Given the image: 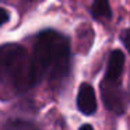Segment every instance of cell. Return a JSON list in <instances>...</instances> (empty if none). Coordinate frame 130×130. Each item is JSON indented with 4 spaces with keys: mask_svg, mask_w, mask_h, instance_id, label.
Listing matches in <instances>:
<instances>
[{
    "mask_svg": "<svg viewBox=\"0 0 130 130\" xmlns=\"http://www.w3.org/2000/svg\"><path fill=\"white\" fill-rule=\"evenodd\" d=\"M124 69V53L122 51H112L109 55L106 66V74L104 78L108 80H120Z\"/></svg>",
    "mask_w": 130,
    "mask_h": 130,
    "instance_id": "obj_5",
    "label": "cell"
},
{
    "mask_svg": "<svg viewBox=\"0 0 130 130\" xmlns=\"http://www.w3.org/2000/svg\"><path fill=\"white\" fill-rule=\"evenodd\" d=\"M0 84L18 94L35 87L31 56L21 45H0Z\"/></svg>",
    "mask_w": 130,
    "mask_h": 130,
    "instance_id": "obj_2",
    "label": "cell"
},
{
    "mask_svg": "<svg viewBox=\"0 0 130 130\" xmlns=\"http://www.w3.org/2000/svg\"><path fill=\"white\" fill-rule=\"evenodd\" d=\"M101 96L104 105L108 110L122 115L126 108V101H124V92L122 88L120 80H108L104 78L101 81Z\"/></svg>",
    "mask_w": 130,
    "mask_h": 130,
    "instance_id": "obj_3",
    "label": "cell"
},
{
    "mask_svg": "<svg viewBox=\"0 0 130 130\" xmlns=\"http://www.w3.org/2000/svg\"><path fill=\"white\" fill-rule=\"evenodd\" d=\"M31 63L35 85L48 81L51 87H60L69 77L71 67L69 38L55 29L39 32L35 41Z\"/></svg>",
    "mask_w": 130,
    "mask_h": 130,
    "instance_id": "obj_1",
    "label": "cell"
},
{
    "mask_svg": "<svg viewBox=\"0 0 130 130\" xmlns=\"http://www.w3.org/2000/svg\"><path fill=\"white\" fill-rule=\"evenodd\" d=\"M2 130H39L34 123L27 120H21V119H14V120H9Z\"/></svg>",
    "mask_w": 130,
    "mask_h": 130,
    "instance_id": "obj_7",
    "label": "cell"
},
{
    "mask_svg": "<svg viewBox=\"0 0 130 130\" xmlns=\"http://www.w3.org/2000/svg\"><path fill=\"white\" fill-rule=\"evenodd\" d=\"M78 130H94V127L91 126V124H88V123H85V124H83L81 127H80Z\"/></svg>",
    "mask_w": 130,
    "mask_h": 130,
    "instance_id": "obj_10",
    "label": "cell"
},
{
    "mask_svg": "<svg viewBox=\"0 0 130 130\" xmlns=\"http://www.w3.org/2000/svg\"><path fill=\"white\" fill-rule=\"evenodd\" d=\"M77 108L81 113L91 116L96 112V96L92 85L88 83H83L78 87L77 94Z\"/></svg>",
    "mask_w": 130,
    "mask_h": 130,
    "instance_id": "obj_4",
    "label": "cell"
},
{
    "mask_svg": "<svg viewBox=\"0 0 130 130\" xmlns=\"http://www.w3.org/2000/svg\"><path fill=\"white\" fill-rule=\"evenodd\" d=\"M9 20H10V13L7 11L6 9L0 7V27L4 25V24H7Z\"/></svg>",
    "mask_w": 130,
    "mask_h": 130,
    "instance_id": "obj_9",
    "label": "cell"
},
{
    "mask_svg": "<svg viewBox=\"0 0 130 130\" xmlns=\"http://www.w3.org/2000/svg\"><path fill=\"white\" fill-rule=\"evenodd\" d=\"M0 2H3V0H0Z\"/></svg>",
    "mask_w": 130,
    "mask_h": 130,
    "instance_id": "obj_11",
    "label": "cell"
},
{
    "mask_svg": "<svg viewBox=\"0 0 130 130\" xmlns=\"http://www.w3.org/2000/svg\"><path fill=\"white\" fill-rule=\"evenodd\" d=\"M119 38H120V42L123 43V46L126 48V51L130 53V28L123 29L119 35Z\"/></svg>",
    "mask_w": 130,
    "mask_h": 130,
    "instance_id": "obj_8",
    "label": "cell"
},
{
    "mask_svg": "<svg viewBox=\"0 0 130 130\" xmlns=\"http://www.w3.org/2000/svg\"><path fill=\"white\" fill-rule=\"evenodd\" d=\"M91 15L95 20H110L112 9H110L109 0H94L91 6Z\"/></svg>",
    "mask_w": 130,
    "mask_h": 130,
    "instance_id": "obj_6",
    "label": "cell"
}]
</instances>
